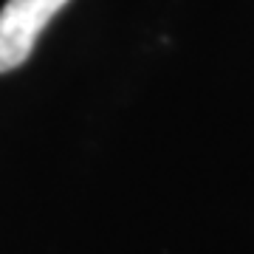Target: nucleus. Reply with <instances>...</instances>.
<instances>
[{
    "label": "nucleus",
    "instance_id": "nucleus-1",
    "mask_svg": "<svg viewBox=\"0 0 254 254\" xmlns=\"http://www.w3.org/2000/svg\"><path fill=\"white\" fill-rule=\"evenodd\" d=\"M65 3L68 0H9L0 9V73L26 63L40 31Z\"/></svg>",
    "mask_w": 254,
    "mask_h": 254
}]
</instances>
